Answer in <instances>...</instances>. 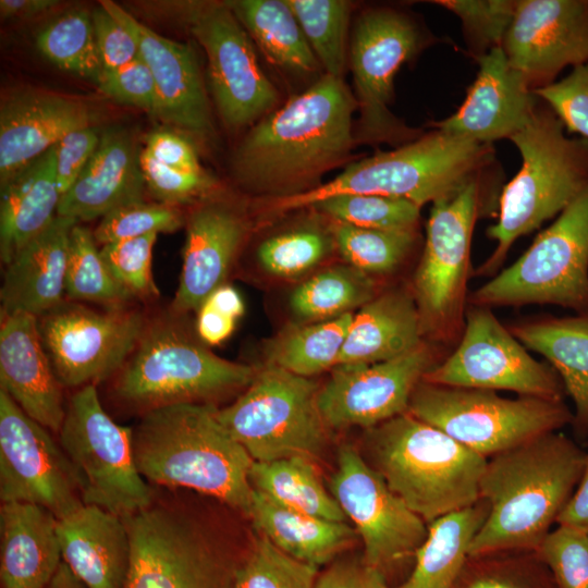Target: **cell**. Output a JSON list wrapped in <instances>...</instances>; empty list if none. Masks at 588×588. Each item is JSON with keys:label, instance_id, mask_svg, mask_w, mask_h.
<instances>
[{"label": "cell", "instance_id": "816d5d0a", "mask_svg": "<svg viewBox=\"0 0 588 588\" xmlns=\"http://www.w3.org/2000/svg\"><path fill=\"white\" fill-rule=\"evenodd\" d=\"M534 552L558 588H588V530L559 525Z\"/></svg>", "mask_w": 588, "mask_h": 588}, {"label": "cell", "instance_id": "ffe728a7", "mask_svg": "<svg viewBox=\"0 0 588 588\" xmlns=\"http://www.w3.org/2000/svg\"><path fill=\"white\" fill-rule=\"evenodd\" d=\"M438 363L436 347L424 341L389 360L338 365L319 389L320 414L329 429L372 428L406 413L415 388Z\"/></svg>", "mask_w": 588, "mask_h": 588}, {"label": "cell", "instance_id": "f35d334b", "mask_svg": "<svg viewBox=\"0 0 588 588\" xmlns=\"http://www.w3.org/2000/svg\"><path fill=\"white\" fill-rule=\"evenodd\" d=\"M377 287L372 275L348 264L332 266L298 285L290 306L303 320H328L364 306L379 294Z\"/></svg>", "mask_w": 588, "mask_h": 588}, {"label": "cell", "instance_id": "1f68e13d", "mask_svg": "<svg viewBox=\"0 0 588 588\" xmlns=\"http://www.w3.org/2000/svg\"><path fill=\"white\" fill-rule=\"evenodd\" d=\"M0 186V257L5 266L57 217L61 194L54 146Z\"/></svg>", "mask_w": 588, "mask_h": 588}, {"label": "cell", "instance_id": "277c9868", "mask_svg": "<svg viewBox=\"0 0 588 588\" xmlns=\"http://www.w3.org/2000/svg\"><path fill=\"white\" fill-rule=\"evenodd\" d=\"M216 405L176 404L150 411L132 427L139 474L193 489L248 515L254 488L248 452L222 426Z\"/></svg>", "mask_w": 588, "mask_h": 588}, {"label": "cell", "instance_id": "603a6c76", "mask_svg": "<svg viewBox=\"0 0 588 588\" xmlns=\"http://www.w3.org/2000/svg\"><path fill=\"white\" fill-rule=\"evenodd\" d=\"M100 4L137 42L139 57L156 83L157 118L200 138L211 136L209 103L192 47L157 34L111 0H102Z\"/></svg>", "mask_w": 588, "mask_h": 588}, {"label": "cell", "instance_id": "91938a15", "mask_svg": "<svg viewBox=\"0 0 588 588\" xmlns=\"http://www.w3.org/2000/svg\"><path fill=\"white\" fill-rule=\"evenodd\" d=\"M161 163L183 171L201 172L199 161L191 143L170 131H157L146 137L144 148Z\"/></svg>", "mask_w": 588, "mask_h": 588}, {"label": "cell", "instance_id": "836d02e7", "mask_svg": "<svg viewBox=\"0 0 588 588\" xmlns=\"http://www.w3.org/2000/svg\"><path fill=\"white\" fill-rule=\"evenodd\" d=\"M509 330L554 368L575 405L572 424L588 434V310L569 317L524 321Z\"/></svg>", "mask_w": 588, "mask_h": 588}, {"label": "cell", "instance_id": "8fae6325", "mask_svg": "<svg viewBox=\"0 0 588 588\" xmlns=\"http://www.w3.org/2000/svg\"><path fill=\"white\" fill-rule=\"evenodd\" d=\"M479 208V181L432 204L424 253L411 290L425 341L454 344L462 336L471 238Z\"/></svg>", "mask_w": 588, "mask_h": 588}, {"label": "cell", "instance_id": "2e32d148", "mask_svg": "<svg viewBox=\"0 0 588 588\" xmlns=\"http://www.w3.org/2000/svg\"><path fill=\"white\" fill-rule=\"evenodd\" d=\"M428 383L506 390L520 396L563 400L564 384L551 365L539 363L489 307L470 305L455 350L425 373Z\"/></svg>", "mask_w": 588, "mask_h": 588}, {"label": "cell", "instance_id": "8d00e7d4", "mask_svg": "<svg viewBox=\"0 0 588 588\" xmlns=\"http://www.w3.org/2000/svg\"><path fill=\"white\" fill-rule=\"evenodd\" d=\"M249 479L255 490L285 506L328 520L347 519L323 486L311 458L291 456L254 462Z\"/></svg>", "mask_w": 588, "mask_h": 588}, {"label": "cell", "instance_id": "74e56055", "mask_svg": "<svg viewBox=\"0 0 588 588\" xmlns=\"http://www.w3.org/2000/svg\"><path fill=\"white\" fill-rule=\"evenodd\" d=\"M354 313L293 326L265 346L267 365L309 378L338 365Z\"/></svg>", "mask_w": 588, "mask_h": 588}, {"label": "cell", "instance_id": "9a60e30c", "mask_svg": "<svg viewBox=\"0 0 588 588\" xmlns=\"http://www.w3.org/2000/svg\"><path fill=\"white\" fill-rule=\"evenodd\" d=\"M427 40L417 23L395 9H369L358 16L351 40L359 110L356 142L406 144L421 135L399 120L389 102L396 72Z\"/></svg>", "mask_w": 588, "mask_h": 588}, {"label": "cell", "instance_id": "f6af8a7d", "mask_svg": "<svg viewBox=\"0 0 588 588\" xmlns=\"http://www.w3.org/2000/svg\"><path fill=\"white\" fill-rule=\"evenodd\" d=\"M313 208L334 222L376 230H416L420 213L407 199L363 194L332 196Z\"/></svg>", "mask_w": 588, "mask_h": 588}, {"label": "cell", "instance_id": "ee69618b", "mask_svg": "<svg viewBox=\"0 0 588 588\" xmlns=\"http://www.w3.org/2000/svg\"><path fill=\"white\" fill-rule=\"evenodd\" d=\"M335 247L331 231L317 226H301L274 234L257 248L258 266L267 273L293 279L310 272Z\"/></svg>", "mask_w": 588, "mask_h": 588}, {"label": "cell", "instance_id": "e0dca14e", "mask_svg": "<svg viewBox=\"0 0 588 588\" xmlns=\"http://www.w3.org/2000/svg\"><path fill=\"white\" fill-rule=\"evenodd\" d=\"M330 492L363 540L365 561L389 576L414 560L428 535V524L387 485L358 451L338 450Z\"/></svg>", "mask_w": 588, "mask_h": 588}, {"label": "cell", "instance_id": "7402d4cb", "mask_svg": "<svg viewBox=\"0 0 588 588\" xmlns=\"http://www.w3.org/2000/svg\"><path fill=\"white\" fill-rule=\"evenodd\" d=\"M185 225L182 271L169 305L177 313L192 314L228 283L250 221L240 204L210 194L195 203L185 216Z\"/></svg>", "mask_w": 588, "mask_h": 588}, {"label": "cell", "instance_id": "f1b7e54d", "mask_svg": "<svg viewBox=\"0 0 588 588\" xmlns=\"http://www.w3.org/2000/svg\"><path fill=\"white\" fill-rule=\"evenodd\" d=\"M76 220L58 216L4 266L1 310L36 317L65 299L70 235Z\"/></svg>", "mask_w": 588, "mask_h": 588}, {"label": "cell", "instance_id": "7c38bea8", "mask_svg": "<svg viewBox=\"0 0 588 588\" xmlns=\"http://www.w3.org/2000/svg\"><path fill=\"white\" fill-rule=\"evenodd\" d=\"M58 437L79 477L84 504L124 518L152 503V490L134 461L132 427L106 412L96 384L71 394Z\"/></svg>", "mask_w": 588, "mask_h": 588}, {"label": "cell", "instance_id": "11a10c76", "mask_svg": "<svg viewBox=\"0 0 588 588\" xmlns=\"http://www.w3.org/2000/svg\"><path fill=\"white\" fill-rule=\"evenodd\" d=\"M95 84L108 97L142 108L157 117L159 99L156 83L140 57L123 66L102 70Z\"/></svg>", "mask_w": 588, "mask_h": 588}, {"label": "cell", "instance_id": "e7e4bbea", "mask_svg": "<svg viewBox=\"0 0 588 588\" xmlns=\"http://www.w3.org/2000/svg\"><path fill=\"white\" fill-rule=\"evenodd\" d=\"M205 302L236 320L244 314V302L240 293L228 283L216 289Z\"/></svg>", "mask_w": 588, "mask_h": 588}, {"label": "cell", "instance_id": "484cf974", "mask_svg": "<svg viewBox=\"0 0 588 588\" xmlns=\"http://www.w3.org/2000/svg\"><path fill=\"white\" fill-rule=\"evenodd\" d=\"M91 120L89 106L74 97L35 89L7 96L0 107V183Z\"/></svg>", "mask_w": 588, "mask_h": 588}, {"label": "cell", "instance_id": "cb8c5ba5", "mask_svg": "<svg viewBox=\"0 0 588 588\" xmlns=\"http://www.w3.org/2000/svg\"><path fill=\"white\" fill-rule=\"evenodd\" d=\"M478 72L461 107L433 126L482 144L507 138L524 127L538 97L514 69L502 47L478 57Z\"/></svg>", "mask_w": 588, "mask_h": 588}, {"label": "cell", "instance_id": "f907efd6", "mask_svg": "<svg viewBox=\"0 0 588 588\" xmlns=\"http://www.w3.org/2000/svg\"><path fill=\"white\" fill-rule=\"evenodd\" d=\"M517 0H439L432 1L455 14L473 56L501 47L512 22Z\"/></svg>", "mask_w": 588, "mask_h": 588}, {"label": "cell", "instance_id": "9c48e42d", "mask_svg": "<svg viewBox=\"0 0 588 588\" xmlns=\"http://www.w3.org/2000/svg\"><path fill=\"white\" fill-rule=\"evenodd\" d=\"M319 389L309 378L267 365L216 416L254 462L318 457L330 430L319 411Z\"/></svg>", "mask_w": 588, "mask_h": 588}, {"label": "cell", "instance_id": "e575fe53", "mask_svg": "<svg viewBox=\"0 0 588 588\" xmlns=\"http://www.w3.org/2000/svg\"><path fill=\"white\" fill-rule=\"evenodd\" d=\"M488 511L487 502L480 499L471 506L429 523L427 538L415 554L412 571L390 588H453Z\"/></svg>", "mask_w": 588, "mask_h": 588}, {"label": "cell", "instance_id": "bcb514c9", "mask_svg": "<svg viewBox=\"0 0 588 588\" xmlns=\"http://www.w3.org/2000/svg\"><path fill=\"white\" fill-rule=\"evenodd\" d=\"M512 553L468 556L453 588H558L535 552Z\"/></svg>", "mask_w": 588, "mask_h": 588}, {"label": "cell", "instance_id": "3957f363", "mask_svg": "<svg viewBox=\"0 0 588 588\" xmlns=\"http://www.w3.org/2000/svg\"><path fill=\"white\" fill-rule=\"evenodd\" d=\"M257 369L216 355L197 335L191 314L147 305L138 340L107 381L108 396L139 416L176 404H210L243 391Z\"/></svg>", "mask_w": 588, "mask_h": 588}, {"label": "cell", "instance_id": "ba28073f", "mask_svg": "<svg viewBox=\"0 0 588 588\" xmlns=\"http://www.w3.org/2000/svg\"><path fill=\"white\" fill-rule=\"evenodd\" d=\"M409 414L471 451L491 457L573 422L564 400L506 399L494 391L420 381Z\"/></svg>", "mask_w": 588, "mask_h": 588}, {"label": "cell", "instance_id": "d590c367", "mask_svg": "<svg viewBox=\"0 0 588 588\" xmlns=\"http://www.w3.org/2000/svg\"><path fill=\"white\" fill-rule=\"evenodd\" d=\"M229 7L266 58L298 73H311L318 59L285 0H236Z\"/></svg>", "mask_w": 588, "mask_h": 588}, {"label": "cell", "instance_id": "d4e9b609", "mask_svg": "<svg viewBox=\"0 0 588 588\" xmlns=\"http://www.w3.org/2000/svg\"><path fill=\"white\" fill-rule=\"evenodd\" d=\"M0 389L33 419L59 433L66 402L42 345L37 317L1 310Z\"/></svg>", "mask_w": 588, "mask_h": 588}, {"label": "cell", "instance_id": "4fadbf2b", "mask_svg": "<svg viewBox=\"0 0 588 588\" xmlns=\"http://www.w3.org/2000/svg\"><path fill=\"white\" fill-rule=\"evenodd\" d=\"M124 520L132 548L124 588H233L240 563L189 514L151 503Z\"/></svg>", "mask_w": 588, "mask_h": 588}, {"label": "cell", "instance_id": "d6a6232c", "mask_svg": "<svg viewBox=\"0 0 588 588\" xmlns=\"http://www.w3.org/2000/svg\"><path fill=\"white\" fill-rule=\"evenodd\" d=\"M247 516L258 535L290 556L318 568L351 548L358 536L346 522L291 509L255 489Z\"/></svg>", "mask_w": 588, "mask_h": 588}, {"label": "cell", "instance_id": "d6986e66", "mask_svg": "<svg viewBox=\"0 0 588 588\" xmlns=\"http://www.w3.org/2000/svg\"><path fill=\"white\" fill-rule=\"evenodd\" d=\"M184 13L206 52L211 91L225 123L244 126L270 111L278 102V91L260 69L248 33L228 2L188 3Z\"/></svg>", "mask_w": 588, "mask_h": 588}, {"label": "cell", "instance_id": "03108f58", "mask_svg": "<svg viewBox=\"0 0 588 588\" xmlns=\"http://www.w3.org/2000/svg\"><path fill=\"white\" fill-rule=\"evenodd\" d=\"M45 588H86L62 561L57 573Z\"/></svg>", "mask_w": 588, "mask_h": 588}, {"label": "cell", "instance_id": "6da1fadb", "mask_svg": "<svg viewBox=\"0 0 588 588\" xmlns=\"http://www.w3.org/2000/svg\"><path fill=\"white\" fill-rule=\"evenodd\" d=\"M355 109L356 99L343 78L326 73L249 131L233 159L237 181L268 198L317 187L354 145Z\"/></svg>", "mask_w": 588, "mask_h": 588}, {"label": "cell", "instance_id": "94428289", "mask_svg": "<svg viewBox=\"0 0 588 588\" xmlns=\"http://www.w3.org/2000/svg\"><path fill=\"white\" fill-rule=\"evenodd\" d=\"M236 319L204 302L194 321L198 338L207 345H219L233 333Z\"/></svg>", "mask_w": 588, "mask_h": 588}, {"label": "cell", "instance_id": "6125c7cd", "mask_svg": "<svg viewBox=\"0 0 588 588\" xmlns=\"http://www.w3.org/2000/svg\"><path fill=\"white\" fill-rule=\"evenodd\" d=\"M558 525L588 530V450L580 479L556 519Z\"/></svg>", "mask_w": 588, "mask_h": 588}, {"label": "cell", "instance_id": "ab89813d", "mask_svg": "<svg viewBox=\"0 0 588 588\" xmlns=\"http://www.w3.org/2000/svg\"><path fill=\"white\" fill-rule=\"evenodd\" d=\"M65 298L99 306L135 301L111 273L93 231L81 223L73 226L70 235Z\"/></svg>", "mask_w": 588, "mask_h": 588}, {"label": "cell", "instance_id": "5bb4252c", "mask_svg": "<svg viewBox=\"0 0 588 588\" xmlns=\"http://www.w3.org/2000/svg\"><path fill=\"white\" fill-rule=\"evenodd\" d=\"M147 316L136 301L90 306L65 298L37 317L40 339L64 389L108 381L135 346Z\"/></svg>", "mask_w": 588, "mask_h": 588}, {"label": "cell", "instance_id": "f546056e", "mask_svg": "<svg viewBox=\"0 0 588 588\" xmlns=\"http://www.w3.org/2000/svg\"><path fill=\"white\" fill-rule=\"evenodd\" d=\"M58 518L47 507L4 502L0 507L2 588H45L61 562Z\"/></svg>", "mask_w": 588, "mask_h": 588}, {"label": "cell", "instance_id": "44dd1931", "mask_svg": "<svg viewBox=\"0 0 588 588\" xmlns=\"http://www.w3.org/2000/svg\"><path fill=\"white\" fill-rule=\"evenodd\" d=\"M501 47L532 90L554 83L588 62V0H517Z\"/></svg>", "mask_w": 588, "mask_h": 588}, {"label": "cell", "instance_id": "f5cc1de1", "mask_svg": "<svg viewBox=\"0 0 588 588\" xmlns=\"http://www.w3.org/2000/svg\"><path fill=\"white\" fill-rule=\"evenodd\" d=\"M140 167L146 188L157 201L181 207L209 196L215 183L204 171L189 172L168 167L144 148Z\"/></svg>", "mask_w": 588, "mask_h": 588}, {"label": "cell", "instance_id": "30bf717a", "mask_svg": "<svg viewBox=\"0 0 588 588\" xmlns=\"http://www.w3.org/2000/svg\"><path fill=\"white\" fill-rule=\"evenodd\" d=\"M470 305L551 304L588 310V186L510 267L468 296Z\"/></svg>", "mask_w": 588, "mask_h": 588}, {"label": "cell", "instance_id": "be15d7a7", "mask_svg": "<svg viewBox=\"0 0 588 588\" xmlns=\"http://www.w3.org/2000/svg\"><path fill=\"white\" fill-rule=\"evenodd\" d=\"M58 5L54 0H1L2 19H27Z\"/></svg>", "mask_w": 588, "mask_h": 588}, {"label": "cell", "instance_id": "60d3db41", "mask_svg": "<svg viewBox=\"0 0 588 588\" xmlns=\"http://www.w3.org/2000/svg\"><path fill=\"white\" fill-rule=\"evenodd\" d=\"M36 42L40 52L63 71L95 83L103 70L87 11L61 15L38 34Z\"/></svg>", "mask_w": 588, "mask_h": 588}, {"label": "cell", "instance_id": "680465c9", "mask_svg": "<svg viewBox=\"0 0 588 588\" xmlns=\"http://www.w3.org/2000/svg\"><path fill=\"white\" fill-rule=\"evenodd\" d=\"M384 574L363 555L338 556L318 573L314 588H390Z\"/></svg>", "mask_w": 588, "mask_h": 588}, {"label": "cell", "instance_id": "7dc6e473", "mask_svg": "<svg viewBox=\"0 0 588 588\" xmlns=\"http://www.w3.org/2000/svg\"><path fill=\"white\" fill-rule=\"evenodd\" d=\"M318 573L258 535L237 566L233 588H314Z\"/></svg>", "mask_w": 588, "mask_h": 588}, {"label": "cell", "instance_id": "6f0895ef", "mask_svg": "<svg viewBox=\"0 0 588 588\" xmlns=\"http://www.w3.org/2000/svg\"><path fill=\"white\" fill-rule=\"evenodd\" d=\"M91 20L103 70L117 69L139 58L134 37L101 4L93 11Z\"/></svg>", "mask_w": 588, "mask_h": 588}, {"label": "cell", "instance_id": "83f0119b", "mask_svg": "<svg viewBox=\"0 0 588 588\" xmlns=\"http://www.w3.org/2000/svg\"><path fill=\"white\" fill-rule=\"evenodd\" d=\"M62 561L86 588H124L131 538L123 517L83 504L59 518Z\"/></svg>", "mask_w": 588, "mask_h": 588}, {"label": "cell", "instance_id": "681fc988", "mask_svg": "<svg viewBox=\"0 0 588 588\" xmlns=\"http://www.w3.org/2000/svg\"><path fill=\"white\" fill-rule=\"evenodd\" d=\"M158 234L122 240L100 247L115 280L136 302L156 304L160 297L152 275V253Z\"/></svg>", "mask_w": 588, "mask_h": 588}, {"label": "cell", "instance_id": "c3c4849f", "mask_svg": "<svg viewBox=\"0 0 588 588\" xmlns=\"http://www.w3.org/2000/svg\"><path fill=\"white\" fill-rule=\"evenodd\" d=\"M183 224L185 215L181 207L143 198L105 215L93 233L98 246H102L160 232H174Z\"/></svg>", "mask_w": 588, "mask_h": 588}, {"label": "cell", "instance_id": "b9f144b4", "mask_svg": "<svg viewBox=\"0 0 588 588\" xmlns=\"http://www.w3.org/2000/svg\"><path fill=\"white\" fill-rule=\"evenodd\" d=\"M326 73L343 78L351 3L344 0H285Z\"/></svg>", "mask_w": 588, "mask_h": 588}, {"label": "cell", "instance_id": "5b68a950", "mask_svg": "<svg viewBox=\"0 0 588 588\" xmlns=\"http://www.w3.org/2000/svg\"><path fill=\"white\" fill-rule=\"evenodd\" d=\"M493 157L490 144L434 127L394 150L351 163L333 180L310 191L268 198L260 213L275 217L343 194L403 198L421 207L452 197L479 181Z\"/></svg>", "mask_w": 588, "mask_h": 588}, {"label": "cell", "instance_id": "7a4b0ae2", "mask_svg": "<svg viewBox=\"0 0 588 588\" xmlns=\"http://www.w3.org/2000/svg\"><path fill=\"white\" fill-rule=\"evenodd\" d=\"M584 461L585 451L556 431L488 457L479 493L489 511L469 556L536 551L573 495Z\"/></svg>", "mask_w": 588, "mask_h": 588}, {"label": "cell", "instance_id": "4316f807", "mask_svg": "<svg viewBox=\"0 0 588 588\" xmlns=\"http://www.w3.org/2000/svg\"><path fill=\"white\" fill-rule=\"evenodd\" d=\"M140 151L128 131L120 127L103 131L79 177L62 195L57 215L82 223L143 199L146 185Z\"/></svg>", "mask_w": 588, "mask_h": 588}, {"label": "cell", "instance_id": "52a82bcc", "mask_svg": "<svg viewBox=\"0 0 588 588\" xmlns=\"http://www.w3.org/2000/svg\"><path fill=\"white\" fill-rule=\"evenodd\" d=\"M372 467L427 524L480 500L487 457L408 412L367 429Z\"/></svg>", "mask_w": 588, "mask_h": 588}, {"label": "cell", "instance_id": "7bdbcfd3", "mask_svg": "<svg viewBox=\"0 0 588 588\" xmlns=\"http://www.w3.org/2000/svg\"><path fill=\"white\" fill-rule=\"evenodd\" d=\"M330 231L345 261L370 275L394 271L417 238L416 230L365 229L334 221Z\"/></svg>", "mask_w": 588, "mask_h": 588}, {"label": "cell", "instance_id": "4dcf8cb0", "mask_svg": "<svg viewBox=\"0 0 588 588\" xmlns=\"http://www.w3.org/2000/svg\"><path fill=\"white\" fill-rule=\"evenodd\" d=\"M424 341L411 290L391 289L354 314L338 365L389 360L413 351Z\"/></svg>", "mask_w": 588, "mask_h": 588}, {"label": "cell", "instance_id": "9f6ffc18", "mask_svg": "<svg viewBox=\"0 0 588 588\" xmlns=\"http://www.w3.org/2000/svg\"><path fill=\"white\" fill-rule=\"evenodd\" d=\"M100 135L90 125L69 133L54 145L56 175L61 197L77 181L95 154Z\"/></svg>", "mask_w": 588, "mask_h": 588}, {"label": "cell", "instance_id": "db71d44e", "mask_svg": "<svg viewBox=\"0 0 588 588\" xmlns=\"http://www.w3.org/2000/svg\"><path fill=\"white\" fill-rule=\"evenodd\" d=\"M534 94L553 110L568 133L588 140V62Z\"/></svg>", "mask_w": 588, "mask_h": 588}, {"label": "cell", "instance_id": "ac0fdd59", "mask_svg": "<svg viewBox=\"0 0 588 588\" xmlns=\"http://www.w3.org/2000/svg\"><path fill=\"white\" fill-rule=\"evenodd\" d=\"M51 431L0 389V499L39 504L62 518L84 502L79 477Z\"/></svg>", "mask_w": 588, "mask_h": 588}, {"label": "cell", "instance_id": "8992f818", "mask_svg": "<svg viewBox=\"0 0 588 588\" xmlns=\"http://www.w3.org/2000/svg\"><path fill=\"white\" fill-rule=\"evenodd\" d=\"M510 140L522 166L504 186L498 221L487 230L495 247L476 270L479 277H494L517 238L559 216L588 186V140L568 137L563 122L541 99Z\"/></svg>", "mask_w": 588, "mask_h": 588}]
</instances>
